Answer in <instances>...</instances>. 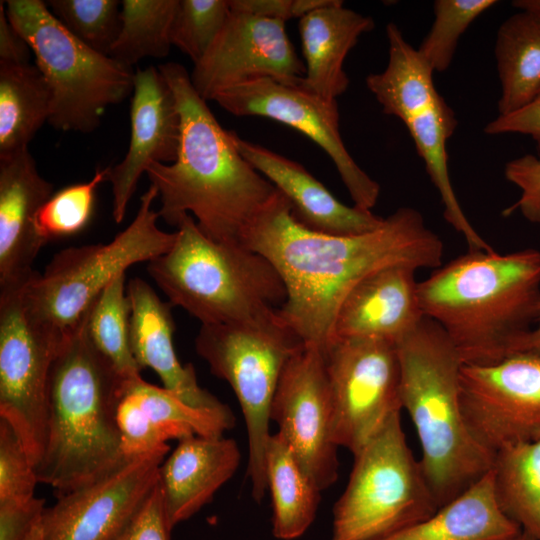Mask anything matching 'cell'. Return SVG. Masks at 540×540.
Instances as JSON below:
<instances>
[{
	"instance_id": "6da1fadb",
	"label": "cell",
	"mask_w": 540,
	"mask_h": 540,
	"mask_svg": "<svg viewBox=\"0 0 540 540\" xmlns=\"http://www.w3.org/2000/svg\"><path fill=\"white\" fill-rule=\"evenodd\" d=\"M241 243L280 274L287 297L278 314L307 346L323 350L347 294L370 274L392 265L436 269L443 242L423 215L401 207L376 229L350 236L309 230L276 194L245 229Z\"/></svg>"
},
{
	"instance_id": "7a4b0ae2",
	"label": "cell",
	"mask_w": 540,
	"mask_h": 540,
	"mask_svg": "<svg viewBox=\"0 0 540 540\" xmlns=\"http://www.w3.org/2000/svg\"><path fill=\"white\" fill-rule=\"evenodd\" d=\"M181 117L174 162L153 163L146 174L160 199L158 211L178 226L193 215L202 233L220 243H241L245 229L277 189L241 155L233 131L225 130L192 85L185 67L160 65Z\"/></svg>"
},
{
	"instance_id": "3957f363",
	"label": "cell",
	"mask_w": 540,
	"mask_h": 540,
	"mask_svg": "<svg viewBox=\"0 0 540 540\" xmlns=\"http://www.w3.org/2000/svg\"><path fill=\"white\" fill-rule=\"evenodd\" d=\"M424 316L445 332L464 365L518 352L540 318V251H469L418 282Z\"/></svg>"
},
{
	"instance_id": "277c9868",
	"label": "cell",
	"mask_w": 540,
	"mask_h": 540,
	"mask_svg": "<svg viewBox=\"0 0 540 540\" xmlns=\"http://www.w3.org/2000/svg\"><path fill=\"white\" fill-rule=\"evenodd\" d=\"M125 379L91 344L83 323L63 339L49 376L47 440L35 468L40 483L62 494L127 462L116 421Z\"/></svg>"
},
{
	"instance_id": "5b68a950",
	"label": "cell",
	"mask_w": 540,
	"mask_h": 540,
	"mask_svg": "<svg viewBox=\"0 0 540 540\" xmlns=\"http://www.w3.org/2000/svg\"><path fill=\"white\" fill-rule=\"evenodd\" d=\"M397 348L402 409L416 429L419 462L441 507L485 476L494 455L466 425L460 401L462 362L443 329L424 316Z\"/></svg>"
},
{
	"instance_id": "8992f818",
	"label": "cell",
	"mask_w": 540,
	"mask_h": 540,
	"mask_svg": "<svg viewBox=\"0 0 540 540\" xmlns=\"http://www.w3.org/2000/svg\"><path fill=\"white\" fill-rule=\"evenodd\" d=\"M177 228L171 249L147 266L172 306L183 308L202 325L253 321L282 307L286 287L264 256L242 243L211 240L192 215Z\"/></svg>"
},
{
	"instance_id": "52a82bcc",
	"label": "cell",
	"mask_w": 540,
	"mask_h": 540,
	"mask_svg": "<svg viewBox=\"0 0 540 540\" xmlns=\"http://www.w3.org/2000/svg\"><path fill=\"white\" fill-rule=\"evenodd\" d=\"M6 14L24 36L51 92L48 120L61 131L90 133L106 109L125 100L135 71L74 37L41 0H8Z\"/></svg>"
},
{
	"instance_id": "ba28073f",
	"label": "cell",
	"mask_w": 540,
	"mask_h": 540,
	"mask_svg": "<svg viewBox=\"0 0 540 540\" xmlns=\"http://www.w3.org/2000/svg\"><path fill=\"white\" fill-rule=\"evenodd\" d=\"M158 191L144 192L133 221L110 242L74 246L56 253L41 274L22 288L31 312L61 337L77 330L101 292L120 274L139 262H149L171 249L176 231L157 225L152 208Z\"/></svg>"
},
{
	"instance_id": "9c48e42d",
	"label": "cell",
	"mask_w": 540,
	"mask_h": 540,
	"mask_svg": "<svg viewBox=\"0 0 540 540\" xmlns=\"http://www.w3.org/2000/svg\"><path fill=\"white\" fill-rule=\"evenodd\" d=\"M304 345L278 311L248 322L201 325L195 339L198 355L213 375L231 386L239 402L248 438L247 474L256 502L267 491L265 454L273 397L287 362Z\"/></svg>"
},
{
	"instance_id": "30bf717a",
	"label": "cell",
	"mask_w": 540,
	"mask_h": 540,
	"mask_svg": "<svg viewBox=\"0 0 540 540\" xmlns=\"http://www.w3.org/2000/svg\"><path fill=\"white\" fill-rule=\"evenodd\" d=\"M353 456L333 507L330 540H383L440 508L407 444L400 412Z\"/></svg>"
},
{
	"instance_id": "8fae6325",
	"label": "cell",
	"mask_w": 540,
	"mask_h": 540,
	"mask_svg": "<svg viewBox=\"0 0 540 540\" xmlns=\"http://www.w3.org/2000/svg\"><path fill=\"white\" fill-rule=\"evenodd\" d=\"M388 62L366 77V86L382 111L401 120L413 139L444 207V218L461 234L469 251H492L466 217L448 168V140L457 127L453 109L437 91L434 71L393 22L386 26Z\"/></svg>"
},
{
	"instance_id": "7c38bea8",
	"label": "cell",
	"mask_w": 540,
	"mask_h": 540,
	"mask_svg": "<svg viewBox=\"0 0 540 540\" xmlns=\"http://www.w3.org/2000/svg\"><path fill=\"white\" fill-rule=\"evenodd\" d=\"M64 338L31 312L22 289L0 293V419L35 468L47 440L50 371Z\"/></svg>"
},
{
	"instance_id": "4fadbf2b",
	"label": "cell",
	"mask_w": 540,
	"mask_h": 540,
	"mask_svg": "<svg viewBox=\"0 0 540 540\" xmlns=\"http://www.w3.org/2000/svg\"><path fill=\"white\" fill-rule=\"evenodd\" d=\"M322 353L334 441L354 455L402 410L398 348L381 339L333 338Z\"/></svg>"
},
{
	"instance_id": "5bb4252c",
	"label": "cell",
	"mask_w": 540,
	"mask_h": 540,
	"mask_svg": "<svg viewBox=\"0 0 540 540\" xmlns=\"http://www.w3.org/2000/svg\"><path fill=\"white\" fill-rule=\"evenodd\" d=\"M460 401L474 439L494 455L540 439V352L523 350L460 369Z\"/></svg>"
},
{
	"instance_id": "9a60e30c",
	"label": "cell",
	"mask_w": 540,
	"mask_h": 540,
	"mask_svg": "<svg viewBox=\"0 0 540 540\" xmlns=\"http://www.w3.org/2000/svg\"><path fill=\"white\" fill-rule=\"evenodd\" d=\"M213 101L235 116L266 117L303 133L330 157L355 206L371 210L376 205L380 186L348 152L336 100L324 99L300 83L259 78L225 90Z\"/></svg>"
},
{
	"instance_id": "2e32d148",
	"label": "cell",
	"mask_w": 540,
	"mask_h": 540,
	"mask_svg": "<svg viewBox=\"0 0 540 540\" xmlns=\"http://www.w3.org/2000/svg\"><path fill=\"white\" fill-rule=\"evenodd\" d=\"M270 420L320 491L336 482L338 446L322 350L304 345L289 359L273 397Z\"/></svg>"
},
{
	"instance_id": "e0dca14e",
	"label": "cell",
	"mask_w": 540,
	"mask_h": 540,
	"mask_svg": "<svg viewBox=\"0 0 540 540\" xmlns=\"http://www.w3.org/2000/svg\"><path fill=\"white\" fill-rule=\"evenodd\" d=\"M304 74V62L288 38L285 22L231 10L205 55L194 64L190 78L197 93L213 101L250 80L271 78L299 84Z\"/></svg>"
},
{
	"instance_id": "ac0fdd59",
	"label": "cell",
	"mask_w": 540,
	"mask_h": 540,
	"mask_svg": "<svg viewBox=\"0 0 540 540\" xmlns=\"http://www.w3.org/2000/svg\"><path fill=\"white\" fill-rule=\"evenodd\" d=\"M169 449L129 460L89 484L60 494L42 514L43 540H114L156 487Z\"/></svg>"
},
{
	"instance_id": "d6986e66",
	"label": "cell",
	"mask_w": 540,
	"mask_h": 540,
	"mask_svg": "<svg viewBox=\"0 0 540 540\" xmlns=\"http://www.w3.org/2000/svg\"><path fill=\"white\" fill-rule=\"evenodd\" d=\"M130 141L123 160L109 166L107 180L113 194L116 223L125 217L138 181L153 163L176 160L181 138V117L175 95L159 68L137 69L130 106Z\"/></svg>"
},
{
	"instance_id": "ffe728a7",
	"label": "cell",
	"mask_w": 540,
	"mask_h": 540,
	"mask_svg": "<svg viewBox=\"0 0 540 540\" xmlns=\"http://www.w3.org/2000/svg\"><path fill=\"white\" fill-rule=\"evenodd\" d=\"M53 188L28 148L0 158V293L22 289L35 273L33 263L46 244L36 215Z\"/></svg>"
},
{
	"instance_id": "44dd1931",
	"label": "cell",
	"mask_w": 540,
	"mask_h": 540,
	"mask_svg": "<svg viewBox=\"0 0 540 540\" xmlns=\"http://www.w3.org/2000/svg\"><path fill=\"white\" fill-rule=\"evenodd\" d=\"M116 421L124 457L133 460L168 448L171 439L221 437L233 428L223 418L194 408L141 375L123 382Z\"/></svg>"
},
{
	"instance_id": "7402d4cb",
	"label": "cell",
	"mask_w": 540,
	"mask_h": 540,
	"mask_svg": "<svg viewBox=\"0 0 540 540\" xmlns=\"http://www.w3.org/2000/svg\"><path fill=\"white\" fill-rule=\"evenodd\" d=\"M127 294L131 305L130 346L139 368H151L163 387L184 403L209 411L234 426L230 407L198 384L192 364L182 365L179 361L173 342V306L138 277L129 281Z\"/></svg>"
},
{
	"instance_id": "603a6c76",
	"label": "cell",
	"mask_w": 540,
	"mask_h": 540,
	"mask_svg": "<svg viewBox=\"0 0 540 540\" xmlns=\"http://www.w3.org/2000/svg\"><path fill=\"white\" fill-rule=\"evenodd\" d=\"M241 155L287 199L293 218L305 228L329 235L350 236L378 228L384 218L371 210L340 202L303 165L233 131Z\"/></svg>"
},
{
	"instance_id": "cb8c5ba5",
	"label": "cell",
	"mask_w": 540,
	"mask_h": 540,
	"mask_svg": "<svg viewBox=\"0 0 540 540\" xmlns=\"http://www.w3.org/2000/svg\"><path fill=\"white\" fill-rule=\"evenodd\" d=\"M416 268L392 265L359 282L342 301L333 338H374L398 344L423 319Z\"/></svg>"
},
{
	"instance_id": "d4e9b609",
	"label": "cell",
	"mask_w": 540,
	"mask_h": 540,
	"mask_svg": "<svg viewBox=\"0 0 540 540\" xmlns=\"http://www.w3.org/2000/svg\"><path fill=\"white\" fill-rule=\"evenodd\" d=\"M240 460L239 446L232 438L195 435L179 440L158 474L170 526L188 520L208 504L234 475Z\"/></svg>"
},
{
	"instance_id": "484cf974",
	"label": "cell",
	"mask_w": 540,
	"mask_h": 540,
	"mask_svg": "<svg viewBox=\"0 0 540 540\" xmlns=\"http://www.w3.org/2000/svg\"><path fill=\"white\" fill-rule=\"evenodd\" d=\"M374 26L371 17L345 8L340 0L300 18L305 66L300 85L324 99L336 100L349 86L344 71L346 56Z\"/></svg>"
},
{
	"instance_id": "4316f807",
	"label": "cell",
	"mask_w": 540,
	"mask_h": 540,
	"mask_svg": "<svg viewBox=\"0 0 540 540\" xmlns=\"http://www.w3.org/2000/svg\"><path fill=\"white\" fill-rule=\"evenodd\" d=\"M519 531L499 508L489 471L431 516L383 540H499Z\"/></svg>"
},
{
	"instance_id": "83f0119b",
	"label": "cell",
	"mask_w": 540,
	"mask_h": 540,
	"mask_svg": "<svg viewBox=\"0 0 540 540\" xmlns=\"http://www.w3.org/2000/svg\"><path fill=\"white\" fill-rule=\"evenodd\" d=\"M494 52L503 116L527 105L540 88V14L517 9L500 25Z\"/></svg>"
},
{
	"instance_id": "f1b7e54d",
	"label": "cell",
	"mask_w": 540,
	"mask_h": 540,
	"mask_svg": "<svg viewBox=\"0 0 540 540\" xmlns=\"http://www.w3.org/2000/svg\"><path fill=\"white\" fill-rule=\"evenodd\" d=\"M265 466L267 491L272 501L273 535L279 540L297 539L315 520L321 491L277 433L269 438Z\"/></svg>"
},
{
	"instance_id": "f546056e",
	"label": "cell",
	"mask_w": 540,
	"mask_h": 540,
	"mask_svg": "<svg viewBox=\"0 0 540 540\" xmlns=\"http://www.w3.org/2000/svg\"><path fill=\"white\" fill-rule=\"evenodd\" d=\"M51 101L36 65L0 64V158L28 148L50 118Z\"/></svg>"
},
{
	"instance_id": "4dcf8cb0",
	"label": "cell",
	"mask_w": 540,
	"mask_h": 540,
	"mask_svg": "<svg viewBox=\"0 0 540 540\" xmlns=\"http://www.w3.org/2000/svg\"><path fill=\"white\" fill-rule=\"evenodd\" d=\"M490 472L501 511L540 540V439L499 450Z\"/></svg>"
},
{
	"instance_id": "1f68e13d",
	"label": "cell",
	"mask_w": 540,
	"mask_h": 540,
	"mask_svg": "<svg viewBox=\"0 0 540 540\" xmlns=\"http://www.w3.org/2000/svg\"><path fill=\"white\" fill-rule=\"evenodd\" d=\"M120 274L96 298L84 318V331L95 349L124 378L140 376L130 346L131 305Z\"/></svg>"
},
{
	"instance_id": "d6a6232c",
	"label": "cell",
	"mask_w": 540,
	"mask_h": 540,
	"mask_svg": "<svg viewBox=\"0 0 540 540\" xmlns=\"http://www.w3.org/2000/svg\"><path fill=\"white\" fill-rule=\"evenodd\" d=\"M179 0H123L121 28L109 56L132 67L146 57L169 54Z\"/></svg>"
},
{
	"instance_id": "836d02e7",
	"label": "cell",
	"mask_w": 540,
	"mask_h": 540,
	"mask_svg": "<svg viewBox=\"0 0 540 540\" xmlns=\"http://www.w3.org/2000/svg\"><path fill=\"white\" fill-rule=\"evenodd\" d=\"M495 0H436L434 21L420 46L421 57L434 72L447 70L453 61L460 37Z\"/></svg>"
},
{
	"instance_id": "e575fe53",
	"label": "cell",
	"mask_w": 540,
	"mask_h": 540,
	"mask_svg": "<svg viewBox=\"0 0 540 540\" xmlns=\"http://www.w3.org/2000/svg\"><path fill=\"white\" fill-rule=\"evenodd\" d=\"M48 8L74 37L108 55L121 28L118 0H50Z\"/></svg>"
},
{
	"instance_id": "d590c367",
	"label": "cell",
	"mask_w": 540,
	"mask_h": 540,
	"mask_svg": "<svg viewBox=\"0 0 540 540\" xmlns=\"http://www.w3.org/2000/svg\"><path fill=\"white\" fill-rule=\"evenodd\" d=\"M108 171L109 167L99 169L90 180L67 186L47 199L36 215V229L45 243L86 227L93 213L96 190L107 180Z\"/></svg>"
},
{
	"instance_id": "8d00e7d4",
	"label": "cell",
	"mask_w": 540,
	"mask_h": 540,
	"mask_svg": "<svg viewBox=\"0 0 540 540\" xmlns=\"http://www.w3.org/2000/svg\"><path fill=\"white\" fill-rule=\"evenodd\" d=\"M229 0H179L171 43L193 63L207 52L230 14Z\"/></svg>"
},
{
	"instance_id": "74e56055",
	"label": "cell",
	"mask_w": 540,
	"mask_h": 540,
	"mask_svg": "<svg viewBox=\"0 0 540 540\" xmlns=\"http://www.w3.org/2000/svg\"><path fill=\"white\" fill-rule=\"evenodd\" d=\"M38 482L23 443L14 429L0 419V503L32 499Z\"/></svg>"
},
{
	"instance_id": "f35d334b",
	"label": "cell",
	"mask_w": 540,
	"mask_h": 540,
	"mask_svg": "<svg viewBox=\"0 0 540 540\" xmlns=\"http://www.w3.org/2000/svg\"><path fill=\"white\" fill-rule=\"evenodd\" d=\"M504 175L521 194L502 214L509 216L519 211L529 222L540 224V158L533 154L517 157L506 163Z\"/></svg>"
},
{
	"instance_id": "ab89813d",
	"label": "cell",
	"mask_w": 540,
	"mask_h": 540,
	"mask_svg": "<svg viewBox=\"0 0 540 540\" xmlns=\"http://www.w3.org/2000/svg\"><path fill=\"white\" fill-rule=\"evenodd\" d=\"M172 529L158 482L137 514L114 540H170Z\"/></svg>"
},
{
	"instance_id": "60d3db41",
	"label": "cell",
	"mask_w": 540,
	"mask_h": 540,
	"mask_svg": "<svg viewBox=\"0 0 540 540\" xmlns=\"http://www.w3.org/2000/svg\"><path fill=\"white\" fill-rule=\"evenodd\" d=\"M337 0H229L231 10L286 22L332 5Z\"/></svg>"
},
{
	"instance_id": "b9f144b4",
	"label": "cell",
	"mask_w": 540,
	"mask_h": 540,
	"mask_svg": "<svg viewBox=\"0 0 540 540\" xmlns=\"http://www.w3.org/2000/svg\"><path fill=\"white\" fill-rule=\"evenodd\" d=\"M44 510V500L37 497L25 502L0 503V540H25Z\"/></svg>"
},
{
	"instance_id": "7bdbcfd3",
	"label": "cell",
	"mask_w": 540,
	"mask_h": 540,
	"mask_svg": "<svg viewBox=\"0 0 540 540\" xmlns=\"http://www.w3.org/2000/svg\"><path fill=\"white\" fill-rule=\"evenodd\" d=\"M489 135L522 134L530 136L540 153V88L533 99L521 109L507 115H498L484 128Z\"/></svg>"
},
{
	"instance_id": "ee69618b",
	"label": "cell",
	"mask_w": 540,
	"mask_h": 540,
	"mask_svg": "<svg viewBox=\"0 0 540 540\" xmlns=\"http://www.w3.org/2000/svg\"><path fill=\"white\" fill-rule=\"evenodd\" d=\"M32 50L24 36L10 22L0 2V64H27Z\"/></svg>"
},
{
	"instance_id": "f6af8a7d",
	"label": "cell",
	"mask_w": 540,
	"mask_h": 540,
	"mask_svg": "<svg viewBox=\"0 0 540 540\" xmlns=\"http://www.w3.org/2000/svg\"><path fill=\"white\" fill-rule=\"evenodd\" d=\"M523 350H533L540 352V318L534 330L527 336V338L522 343L519 351Z\"/></svg>"
},
{
	"instance_id": "bcb514c9",
	"label": "cell",
	"mask_w": 540,
	"mask_h": 540,
	"mask_svg": "<svg viewBox=\"0 0 540 540\" xmlns=\"http://www.w3.org/2000/svg\"><path fill=\"white\" fill-rule=\"evenodd\" d=\"M512 6L516 9L529 10L540 14V0H515Z\"/></svg>"
},
{
	"instance_id": "7dc6e473",
	"label": "cell",
	"mask_w": 540,
	"mask_h": 540,
	"mask_svg": "<svg viewBox=\"0 0 540 540\" xmlns=\"http://www.w3.org/2000/svg\"><path fill=\"white\" fill-rule=\"evenodd\" d=\"M25 540H43L41 520L34 526Z\"/></svg>"
},
{
	"instance_id": "c3c4849f",
	"label": "cell",
	"mask_w": 540,
	"mask_h": 540,
	"mask_svg": "<svg viewBox=\"0 0 540 540\" xmlns=\"http://www.w3.org/2000/svg\"><path fill=\"white\" fill-rule=\"evenodd\" d=\"M499 540H538V539H536L532 535L521 530L515 535L509 536L507 538L499 539Z\"/></svg>"
}]
</instances>
